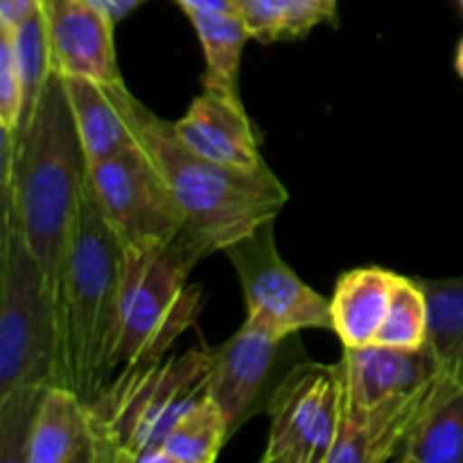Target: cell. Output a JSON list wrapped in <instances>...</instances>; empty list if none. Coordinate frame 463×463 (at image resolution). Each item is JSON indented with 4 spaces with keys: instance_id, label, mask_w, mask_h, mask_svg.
<instances>
[{
    "instance_id": "cb8c5ba5",
    "label": "cell",
    "mask_w": 463,
    "mask_h": 463,
    "mask_svg": "<svg viewBox=\"0 0 463 463\" xmlns=\"http://www.w3.org/2000/svg\"><path fill=\"white\" fill-rule=\"evenodd\" d=\"M25 125V90L14 57L12 39L0 30V129L5 138L18 140Z\"/></svg>"
},
{
    "instance_id": "ac0fdd59",
    "label": "cell",
    "mask_w": 463,
    "mask_h": 463,
    "mask_svg": "<svg viewBox=\"0 0 463 463\" xmlns=\"http://www.w3.org/2000/svg\"><path fill=\"white\" fill-rule=\"evenodd\" d=\"M199 43H202L206 71L203 89L226 95H240L238 77L242 50L251 39L240 14H188Z\"/></svg>"
},
{
    "instance_id": "7402d4cb",
    "label": "cell",
    "mask_w": 463,
    "mask_h": 463,
    "mask_svg": "<svg viewBox=\"0 0 463 463\" xmlns=\"http://www.w3.org/2000/svg\"><path fill=\"white\" fill-rule=\"evenodd\" d=\"M430 307L419 279L401 276L393 288L387 317L378 330L375 344L401 351H420L428 346Z\"/></svg>"
},
{
    "instance_id": "30bf717a",
    "label": "cell",
    "mask_w": 463,
    "mask_h": 463,
    "mask_svg": "<svg viewBox=\"0 0 463 463\" xmlns=\"http://www.w3.org/2000/svg\"><path fill=\"white\" fill-rule=\"evenodd\" d=\"M226 258L238 274L247 319L258 321L283 339L301 330H333L330 298L303 283L297 271L280 258L274 238V220L262 224L226 249Z\"/></svg>"
},
{
    "instance_id": "ffe728a7",
    "label": "cell",
    "mask_w": 463,
    "mask_h": 463,
    "mask_svg": "<svg viewBox=\"0 0 463 463\" xmlns=\"http://www.w3.org/2000/svg\"><path fill=\"white\" fill-rule=\"evenodd\" d=\"M240 14L260 43L297 41L317 25L337 21V0H240Z\"/></svg>"
},
{
    "instance_id": "3957f363",
    "label": "cell",
    "mask_w": 463,
    "mask_h": 463,
    "mask_svg": "<svg viewBox=\"0 0 463 463\" xmlns=\"http://www.w3.org/2000/svg\"><path fill=\"white\" fill-rule=\"evenodd\" d=\"M59 383L54 292L3 211L0 279V461L25 463V446L41 396Z\"/></svg>"
},
{
    "instance_id": "52a82bcc",
    "label": "cell",
    "mask_w": 463,
    "mask_h": 463,
    "mask_svg": "<svg viewBox=\"0 0 463 463\" xmlns=\"http://www.w3.org/2000/svg\"><path fill=\"white\" fill-rule=\"evenodd\" d=\"M208 348L122 369L90 402L104 463H149L176 420L203 396Z\"/></svg>"
},
{
    "instance_id": "44dd1931",
    "label": "cell",
    "mask_w": 463,
    "mask_h": 463,
    "mask_svg": "<svg viewBox=\"0 0 463 463\" xmlns=\"http://www.w3.org/2000/svg\"><path fill=\"white\" fill-rule=\"evenodd\" d=\"M430 307L428 346L448 371L463 369V276L446 280L419 279Z\"/></svg>"
},
{
    "instance_id": "5bb4252c",
    "label": "cell",
    "mask_w": 463,
    "mask_h": 463,
    "mask_svg": "<svg viewBox=\"0 0 463 463\" xmlns=\"http://www.w3.org/2000/svg\"><path fill=\"white\" fill-rule=\"evenodd\" d=\"M172 127L190 152L208 161L238 170H260L267 165L260 154V140L240 95L203 89Z\"/></svg>"
},
{
    "instance_id": "8992f818",
    "label": "cell",
    "mask_w": 463,
    "mask_h": 463,
    "mask_svg": "<svg viewBox=\"0 0 463 463\" xmlns=\"http://www.w3.org/2000/svg\"><path fill=\"white\" fill-rule=\"evenodd\" d=\"M208 251L188 229L172 242L140 253H125L116 369L161 362L172 344L197 324L202 288L190 285L194 265Z\"/></svg>"
},
{
    "instance_id": "7c38bea8",
    "label": "cell",
    "mask_w": 463,
    "mask_h": 463,
    "mask_svg": "<svg viewBox=\"0 0 463 463\" xmlns=\"http://www.w3.org/2000/svg\"><path fill=\"white\" fill-rule=\"evenodd\" d=\"M52 71L61 77L120 81L116 23L90 0H43Z\"/></svg>"
},
{
    "instance_id": "5b68a950",
    "label": "cell",
    "mask_w": 463,
    "mask_h": 463,
    "mask_svg": "<svg viewBox=\"0 0 463 463\" xmlns=\"http://www.w3.org/2000/svg\"><path fill=\"white\" fill-rule=\"evenodd\" d=\"M344 420L328 463L398 459L411 423L446 371L430 346L401 351L380 344L344 348Z\"/></svg>"
},
{
    "instance_id": "9a60e30c",
    "label": "cell",
    "mask_w": 463,
    "mask_h": 463,
    "mask_svg": "<svg viewBox=\"0 0 463 463\" xmlns=\"http://www.w3.org/2000/svg\"><path fill=\"white\" fill-rule=\"evenodd\" d=\"M25 463H104L90 402L63 384H52L36 407Z\"/></svg>"
},
{
    "instance_id": "484cf974",
    "label": "cell",
    "mask_w": 463,
    "mask_h": 463,
    "mask_svg": "<svg viewBox=\"0 0 463 463\" xmlns=\"http://www.w3.org/2000/svg\"><path fill=\"white\" fill-rule=\"evenodd\" d=\"M188 14H240V0H175ZM242 16V14H240Z\"/></svg>"
},
{
    "instance_id": "e0dca14e",
    "label": "cell",
    "mask_w": 463,
    "mask_h": 463,
    "mask_svg": "<svg viewBox=\"0 0 463 463\" xmlns=\"http://www.w3.org/2000/svg\"><path fill=\"white\" fill-rule=\"evenodd\" d=\"M398 279L383 267H360L339 276L330 297V317L344 348L375 344Z\"/></svg>"
},
{
    "instance_id": "d4e9b609",
    "label": "cell",
    "mask_w": 463,
    "mask_h": 463,
    "mask_svg": "<svg viewBox=\"0 0 463 463\" xmlns=\"http://www.w3.org/2000/svg\"><path fill=\"white\" fill-rule=\"evenodd\" d=\"M43 0H0V30H14L30 14L41 7Z\"/></svg>"
},
{
    "instance_id": "9c48e42d",
    "label": "cell",
    "mask_w": 463,
    "mask_h": 463,
    "mask_svg": "<svg viewBox=\"0 0 463 463\" xmlns=\"http://www.w3.org/2000/svg\"><path fill=\"white\" fill-rule=\"evenodd\" d=\"M269 437L265 463H328L344 420V383L339 364L297 362L267 402Z\"/></svg>"
},
{
    "instance_id": "277c9868",
    "label": "cell",
    "mask_w": 463,
    "mask_h": 463,
    "mask_svg": "<svg viewBox=\"0 0 463 463\" xmlns=\"http://www.w3.org/2000/svg\"><path fill=\"white\" fill-rule=\"evenodd\" d=\"M140 145L170 185L185 215L190 233L208 256L226 251L267 222L276 220L289 193L269 165L238 170L190 152L175 134L172 122L143 107Z\"/></svg>"
},
{
    "instance_id": "2e32d148",
    "label": "cell",
    "mask_w": 463,
    "mask_h": 463,
    "mask_svg": "<svg viewBox=\"0 0 463 463\" xmlns=\"http://www.w3.org/2000/svg\"><path fill=\"white\" fill-rule=\"evenodd\" d=\"M398 461L463 463V378L459 373L443 371L411 423Z\"/></svg>"
},
{
    "instance_id": "f1b7e54d",
    "label": "cell",
    "mask_w": 463,
    "mask_h": 463,
    "mask_svg": "<svg viewBox=\"0 0 463 463\" xmlns=\"http://www.w3.org/2000/svg\"><path fill=\"white\" fill-rule=\"evenodd\" d=\"M457 5H459V9L463 12V0H457Z\"/></svg>"
},
{
    "instance_id": "4fadbf2b",
    "label": "cell",
    "mask_w": 463,
    "mask_h": 463,
    "mask_svg": "<svg viewBox=\"0 0 463 463\" xmlns=\"http://www.w3.org/2000/svg\"><path fill=\"white\" fill-rule=\"evenodd\" d=\"M63 89L86 163L104 161L122 149L140 145V116L145 104L134 98L125 80L99 81L63 77Z\"/></svg>"
},
{
    "instance_id": "603a6c76",
    "label": "cell",
    "mask_w": 463,
    "mask_h": 463,
    "mask_svg": "<svg viewBox=\"0 0 463 463\" xmlns=\"http://www.w3.org/2000/svg\"><path fill=\"white\" fill-rule=\"evenodd\" d=\"M12 39L14 57H16L18 72L25 90V120L30 118L45 81L52 75V59H50L48 30H45L43 9H36L34 14L25 18L21 25L14 30H5Z\"/></svg>"
},
{
    "instance_id": "ba28073f",
    "label": "cell",
    "mask_w": 463,
    "mask_h": 463,
    "mask_svg": "<svg viewBox=\"0 0 463 463\" xmlns=\"http://www.w3.org/2000/svg\"><path fill=\"white\" fill-rule=\"evenodd\" d=\"M86 176L127 256L172 242L188 229L170 185L143 145L89 163Z\"/></svg>"
},
{
    "instance_id": "4316f807",
    "label": "cell",
    "mask_w": 463,
    "mask_h": 463,
    "mask_svg": "<svg viewBox=\"0 0 463 463\" xmlns=\"http://www.w3.org/2000/svg\"><path fill=\"white\" fill-rule=\"evenodd\" d=\"M90 3L98 5V7L118 25L122 18L129 16L131 12H136V9L143 3H147V0H90Z\"/></svg>"
},
{
    "instance_id": "d6986e66",
    "label": "cell",
    "mask_w": 463,
    "mask_h": 463,
    "mask_svg": "<svg viewBox=\"0 0 463 463\" xmlns=\"http://www.w3.org/2000/svg\"><path fill=\"white\" fill-rule=\"evenodd\" d=\"M229 439L224 411L208 393H203L176 420L163 446L149 457V463H213Z\"/></svg>"
},
{
    "instance_id": "8fae6325",
    "label": "cell",
    "mask_w": 463,
    "mask_h": 463,
    "mask_svg": "<svg viewBox=\"0 0 463 463\" xmlns=\"http://www.w3.org/2000/svg\"><path fill=\"white\" fill-rule=\"evenodd\" d=\"M288 339L247 319L226 342L208 348L203 392L224 411L233 437L253 414L267 407L280 380V353Z\"/></svg>"
},
{
    "instance_id": "f546056e",
    "label": "cell",
    "mask_w": 463,
    "mask_h": 463,
    "mask_svg": "<svg viewBox=\"0 0 463 463\" xmlns=\"http://www.w3.org/2000/svg\"><path fill=\"white\" fill-rule=\"evenodd\" d=\"M459 375H461V378H463V369H461V371H459Z\"/></svg>"
},
{
    "instance_id": "6da1fadb",
    "label": "cell",
    "mask_w": 463,
    "mask_h": 463,
    "mask_svg": "<svg viewBox=\"0 0 463 463\" xmlns=\"http://www.w3.org/2000/svg\"><path fill=\"white\" fill-rule=\"evenodd\" d=\"M84 147L63 77L52 71L3 163V211L16 220L27 249L54 292L86 185Z\"/></svg>"
},
{
    "instance_id": "83f0119b",
    "label": "cell",
    "mask_w": 463,
    "mask_h": 463,
    "mask_svg": "<svg viewBox=\"0 0 463 463\" xmlns=\"http://www.w3.org/2000/svg\"><path fill=\"white\" fill-rule=\"evenodd\" d=\"M455 71L457 75L463 80V36L459 39V43H457V52H455Z\"/></svg>"
},
{
    "instance_id": "7a4b0ae2",
    "label": "cell",
    "mask_w": 463,
    "mask_h": 463,
    "mask_svg": "<svg viewBox=\"0 0 463 463\" xmlns=\"http://www.w3.org/2000/svg\"><path fill=\"white\" fill-rule=\"evenodd\" d=\"M125 251L86 176L75 226L54 285L59 383L86 402L116 378Z\"/></svg>"
}]
</instances>
